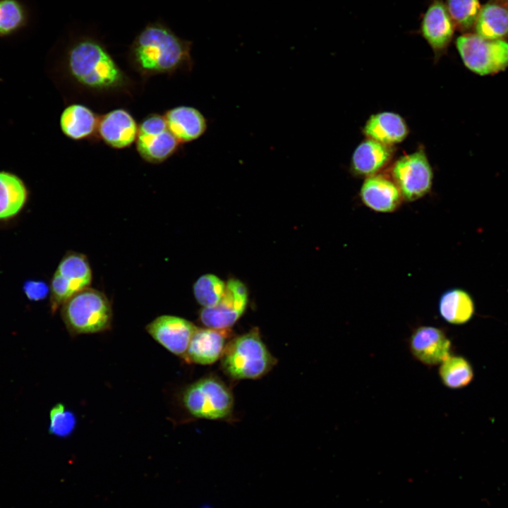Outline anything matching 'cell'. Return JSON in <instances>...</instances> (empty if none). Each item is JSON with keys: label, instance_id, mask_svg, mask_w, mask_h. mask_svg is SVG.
Returning <instances> with one entry per match:
<instances>
[{"label": "cell", "instance_id": "cell-23", "mask_svg": "<svg viewBox=\"0 0 508 508\" xmlns=\"http://www.w3.org/2000/svg\"><path fill=\"white\" fill-rule=\"evenodd\" d=\"M71 286L74 292L89 287L92 282V270L87 257L79 253H66L55 271Z\"/></svg>", "mask_w": 508, "mask_h": 508}, {"label": "cell", "instance_id": "cell-27", "mask_svg": "<svg viewBox=\"0 0 508 508\" xmlns=\"http://www.w3.org/2000/svg\"><path fill=\"white\" fill-rule=\"evenodd\" d=\"M25 11L16 0H0V35L15 32L24 23Z\"/></svg>", "mask_w": 508, "mask_h": 508}, {"label": "cell", "instance_id": "cell-21", "mask_svg": "<svg viewBox=\"0 0 508 508\" xmlns=\"http://www.w3.org/2000/svg\"><path fill=\"white\" fill-rule=\"evenodd\" d=\"M438 309L440 316L452 325L468 322L474 313V303L471 296L461 289H449L440 296Z\"/></svg>", "mask_w": 508, "mask_h": 508}, {"label": "cell", "instance_id": "cell-11", "mask_svg": "<svg viewBox=\"0 0 508 508\" xmlns=\"http://www.w3.org/2000/svg\"><path fill=\"white\" fill-rule=\"evenodd\" d=\"M146 329L166 349L184 358L197 327L184 318L164 315L149 323Z\"/></svg>", "mask_w": 508, "mask_h": 508}, {"label": "cell", "instance_id": "cell-14", "mask_svg": "<svg viewBox=\"0 0 508 508\" xmlns=\"http://www.w3.org/2000/svg\"><path fill=\"white\" fill-rule=\"evenodd\" d=\"M229 329H198L194 332L184 358L188 362L209 365L222 358L230 338Z\"/></svg>", "mask_w": 508, "mask_h": 508}, {"label": "cell", "instance_id": "cell-7", "mask_svg": "<svg viewBox=\"0 0 508 508\" xmlns=\"http://www.w3.org/2000/svg\"><path fill=\"white\" fill-rule=\"evenodd\" d=\"M136 150L151 164L164 162L179 150L180 143L168 129L164 115L150 114L138 125Z\"/></svg>", "mask_w": 508, "mask_h": 508}, {"label": "cell", "instance_id": "cell-25", "mask_svg": "<svg viewBox=\"0 0 508 508\" xmlns=\"http://www.w3.org/2000/svg\"><path fill=\"white\" fill-rule=\"evenodd\" d=\"M445 4L455 26L462 31L475 25L481 8L478 0H445Z\"/></svg>", "mask_w": 508, "mask_h": 508}, {"label": "cell", "instance_id": "cell-22", "mask_svg": "<svg viewBox=\"0 0 508 508\" xmlns=\"http://www.w3.org/2000/svg\"><path fill=\"white\" fill-rule=\"evenodd\" d=\"M476 35L488 40H501L508 35V9L497 3L481 7L475 23Z\"/></svg>", "mask_w": 508, "mask_h": 508}, {"label": "cell", "instance_id": "cell-9", "mask_svg": "<svg viewBox=\"0 0 508 508\" xmlns=\"http://www.w3.org/2000/svg\"><path fill=\"white\" fill-rule=\"evenodd\" d=\"M247 302L246 286L238 279H229L221 301L214 306L202 309L200 319L209 328L229 329L242 315Z\"/></svg>", "mask_w": 508, "mask_h": 508}, {"label": "cell", "instance_id": "cell-3", "mask_svg": "<svg viewBox=\"0 0 508 508\" xmlns=\"http://www.w3.org/2000/svg\"><path fill=\"white\" fill-rule=\"evenodd\" d=\"M221 358L224 373L236 380L260 378L277 363L258 328L229 340Z\"/></svg>", "mask_w": 508, "mask_h": 508}, {"label": "cell", "instance_id": "cell-6", "mask_svg": "<svg viewBox=\"0 0 508 508\" xmlns=\"http://www.w3.org/2000/svg\"><path fill=\"white\" fill-rule=\"evenodd\" d=\"M456 47L464 65L475 73H497L508 66V42L502 39L466 34L456 38Z\"/></svg>", "mask_w": 508, "mask_h": 508}, {"label": "cell", "instance_id": "cell-17", "mask_svg": "<svg viewBox=\"0 0 508 508\" xmlns=\"http://www.w3.org/2000/svg\"><path fill=\"white\" fill-rule=\"evenodd\" d=\"M99 116L82 104H71L62 111L59 117L61 132L73 140L89 139L97 135Z\"/></svg>", "mask_w": 508, "mask_h": 508}, {"label": "cell", "instance_id": "cell-29", "mask_svg": "<svg viewBox=\"0 0 508 508\" xmlns=\"http://www.w3.org/2000/svg\"><path fill=\"white\" fill-rule=\"evenodd\" d=\"M23 291L29 300L38 301L47 298L50 289L44 281L29 279L24 282Z\"/></svg>", "mask_w": 508, "mask_h": 508}, {"label": "cell", "instance_id": "cell-26", "mask_svg": "<svg viewBox=\"0 0 508 508\" xmlns=\"http://www.w3.org/2000/svg\"><path fill=\"white\" fill-rule=\"evenodd\" d=\"M225 290L224 282L213 274L201 276L193 286L197 301L205 308L217 305L222 298Z\"/></svg>", "mask_w": 508, "mask_h": 508}, {"label": "cell", "instance_id": "cell-5", "mask_svg": "<svg viewBox=\"0 0 508 508\" xmlns=\"http://www.w3.org/2000/svg\"><path fill=\"white\" fill-rule=\"evenodd\" d=\"M183 403L193 416L220 420L231 414L234 397L222 380L214 377H207L193 383L185 390Z\"/></svg>", "mask_w": 508, "mask_h": 508}, {"label": "cell", "instance_id": "cell-30", "mask_svg": "<svg viewBox=\"0 0 508 508\" xmlns=\"http://www.w3.org/2000/svg\"><path fill=\"white\" fill-rule=\"evenodd\" d=\"M202 508H210L209 507H203Z\"/></svg>", "mask_w": 508, "mask_h": 508}, {"label": "cell", "instance_id": "cell-31", "mask_svg": "<svg viewBox=\"0 0 508 508\" xmlns=\"http://www.w3.org/2000/svg\"><path fill=\"white\" fill-rule=\"evenodd\" d=\"M506 1H507V3H508V0H506Z\"/></svg>", "mask_w": 508, "mask_h": 508}, {"label": "cell", "instance_id": "cell-20", "mask_svg": "<svg viewBox=\"0 0 508 508\" xmlns=\"http://www.w3.org/2000/svg\"><path fill=\"white\" fill-rule=\"evenodd\" d=\"M28 190L23 179L16 174L0 171V221L8 220L18 214L25 205Z\"/></svg>", "mask_w": 508, "mask_h": 508}, {"label": "cell", "instance_id": "cell-8", "mask_svg": "<svg viewBox=\"0 0 508 508\" xmlns=\"http://www.w3.org/2000/svg\"><path fill=\"white\" fill-rule=\"evenodd\" d=\"M391 172L394 182L406 200L414 201L423 197L432 187V168L422 150L400 157Z\"/></svg>", "mask_w": 508, "mask_h": 508}, {"label": "cell", "instance_id": "cell-24", "mask_svg": "<svg viewBox=\"0 0 508 508\" xmlns=\"http://www.w3.org/2000/svg\"><path fill=\"white\" fill-rule=\"evenodd\" d=\"M438 374L442 384L452 389L463 388L473 379L471 363L464 357L450 355L440 364Z\"/></svg>", "mask_w": 508, "mask_h": 508}, {"label": "cell", "instance_id": "cell-1", "mask_svg": "<svg viewBox=\"0 0 508 508\" xmlns=\"http://www.w3.org/2000/svg\"><path fill=\"white\" fill-rule=\"evenodd\" d=\"M192 42L160 23H151L136 36L129 50L132 66L143 77L191 71Z\"/></svg>", "mask_w": 508, "mask_h": 508}, {"label": "cell", "instance_id": "cell-28", "mask_svg": "<svg viewBox=\"0 0 508 508\" xmlns=\"http://www.w3.org/2000/svg\"><path fill=\"white\" fill-rule=\"evenodd\" d=\"M76 424L75 415L61 404L54 406L50 411V433L66 437L72 433Z\"/></svg>", "mask_w": 508, "mask_h": 508}, {"label": "cell", "instance_id": "cell-10", "mask_svg": "<svg viewBox=\"0 0 508 508\" xmlns=\"http://www.w3.org/2000/svg\"><path fill=\"white\" fill-rule=\"evenodd\" d=\"M455 25L443 0H430L421 16L418 33L435 56L442 54L454 35Z\"/></svg>", "mask_w": 508, "mask_h": 508}, {"label": "cell", "instance_id": "cell-2", "mask_svg": "<svg viewBox=\"0 0 508 508\" xmlns=\"http://www.w3.org/2000/svg\"><path fill=\"white\" fill-rule=\"evenodd\" d=\"M66 64L71 78L80 86L96 92L125 90L131 80L98 41L83 38L71 47Z\"/></svg>", "mask_w": 508, "mask_h": 508}, {"label": "cell", "instance_id": "cell-16", "mask_svg": "<svg viewBox=\"0 0 508 508\" xmlns=\"http://www.w3.org/2000/svg\"><path fill=\"white\" fill-rule=\"evenodd\" d=\"M401 194L394 181L382 175L367 177L361 189V198L368 208L392 212L399 206Z\"/></svg>", "mask_w": 508, "mask_h": 508}, {"label": "cell", "instance_id": "cell-19", "mask_svg": "<svg viewBox=\"0 0 508 508\" xmlns=\"http://www.w3.org/2000/svg\"><path fill=\"white\" fill-rule=\"evenodd\" d=\"M363 132L367 138L392 146L406 138L409 128L400 115L383 111L372 115L364 126Z\"/></svg>", "mask_w": 508, "mask_h": 508}, {"label": "cell", "instance_id": "cell-4", "mask_svg": "<svg viewBox=\"0 0 508 508\" xmlns=\"http://www.w3.org/2000/svg\"><path fill=\"white\" fill-rule=\"evenodd\" d=\"M61 317L72 334L101 332L111 327V305L102 292L87 287L61 306Z\"/></svg>", "mask_w": 508, "mask_h": 508}, {"label": "cell", "instance_id": "cell-18", "mask_svg": "<svg viewBox=\"0 0 508 508\" xmlns=\"http://www.w3.org/2000/svg\"><path fill=\"white\" fill-rule=\"evenodd\" d=\"M393 155L392 146L367 138L355 149L351 169L359 176H371L387 166Z\"/></svg>", "mask_w": 508, "mask_h": 508}, {"label": "cell", "instance_id": "cell-15", "mask_svg": "<svg viewBox=\"0 0 508 508\" xmlns=\"http://www.w3.org/2000/svg\"><path fill=\"white\" fill-rule=\"evenodd\" d=\"M164 116L168 129L181 144L199 139L207 129L206 118L193 107H173L167 110Z\"/></svg>", "mask_w": 508, "mask_h": 508}, {"label": "cell", "instance_id": "cell-12", "mask_svg": "<svg viewBox=\"0 0 508 508\" xmlns=\"http://www.w3.org/2000/svg\"><path fill=\"white\" fill-rule=\"evenodd\" d=\"M452 343L445 333L433 326L415 329L409 339L413 357L427 366L440 364L451 355Z\"/></svg>", "mask_w": 508, "mask_h": 508}, {"label": "cell", "instance_id": "cell-13", "mask_svg": "<svg viewBox=\"0 0 508 508\" xmlns=\"http://www.w3.org/2000/svg\"><path fill=\"white\" fill-rule=\"evenodd\" d=\"M138 132L135 119L124 109H113L99 116L97 136L112 148L130 147L136 141Z\"/></svg>", "mask_w": 508, "mask_h": 508}]
</instances>
